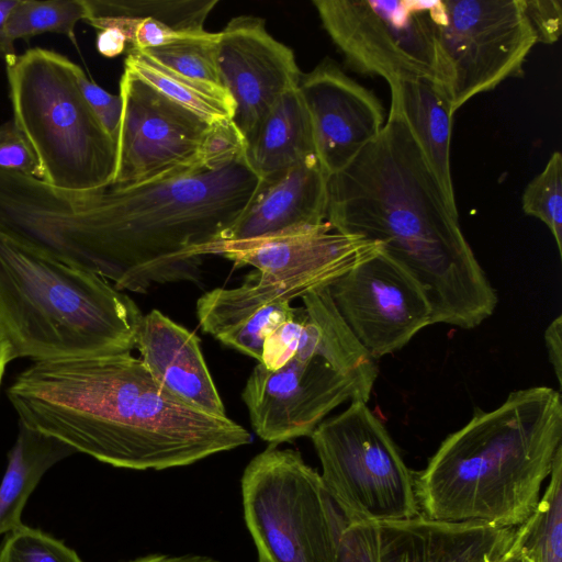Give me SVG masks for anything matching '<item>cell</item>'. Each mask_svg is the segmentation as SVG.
I'll return each instance as SVG.
<instances>
[{
  "instance_id": "6da1fadb",
  "label": "cell",
  "mask_w": 562,
  "mask_h": 562,
  "mask_svg": "<svg viewBox=\"0 0 562 562\" xmlns=\"http://www.w3.org/2000/svg\"><path fill=\"white\" fill-rule=\"evenodd\" d=\"M260 181L245 155L218 169L85 191L0 170V234L120 291L198 283L207 249L241 215Z\"/></svg>"
},
{
  "instance_id": "7a4b0ae2",
  "label": "cell",
  "mask_w": 562,
  "mask_h": 562,
  "mask_svg": "<svg viewBox=\"0 0 562 562\" xmlns=\"http://www.w3.org/2000/svg\"><path fill=\"white\" fill-rule=\"evenodd\" d=\"M7 395L19 422L115 468L184 467L252 440L170 394L132 352L34 361Z\"/></svg>"
},
{
  "instance_id": "3957f363",
  "label": "cell",
  "mask_w": 562,
  "mask_h": 562,
  "mask_svg": "<svg viewBox=\"0 0 562 562\" xmlns=\"http://www.w3.org/2000/svg\"><path fill=\"white\" fill-rule=\"evenodd\" d=\"M333 229L376 243L420 283L432 324L463 329L495 311L497 294L413 134L390 109L379 136L328 180Z\"/></svg>"
},
{
  "instance_id": "277c9868",
  "label": "cell",
  "mask_w": 562,
  "mask_h": 562,
  "mask_svg": "<svg viewBox=\"0 0 562 562\" xmlns=\"http://www.w3.org/2000/svg\"><path fill=\"white\" fill-rule=\"evenodd\" d=\"M562 448V401L548 386L516 390L476 411L415 475L423 516L518 527L536 509Z\"/></svg>"
},
{
  "instance_id": "5b68a950",
  "label": "cell",
  "mask_w": 562,
  "mask_h": 562,
  "mask_svg": "<svg viewBox=\"0 0 562 562\" xmlns=\"http://www.w3.org/2000/svg\"><path fill=\"white\" fill-rule=\"evenodd\" d=\"M143 315L103 277L0 234V330L12 360L132 352Z\"/></svg>"
},
{
  "instance_id": "8992f818",
  "label": "cell",
  "mask_w": 562,
  "mask_h": 562,
  "mask_svg": "<svg viewBox=\"0 0 562 562\" xmlns=\"http://www.w3.org/2000/svg\"><path fill=\"white\" fill-rule=\"evenodd\" d=\"M13 122L48 186L85 191L112 183L116 147L86 101L80 67L45 48L4 59Z\"/></svg>"
},
{
  "instance_id": "52a82bcc",
  "label": "cell",
  "mask_w": 562,
  "mask_h": 562,
  "mask_svg": "<svg viewBox=\"0 0 562 562\" xmlns=\"http://www.w3.org/2000/svg\"><path fill=\"white\" fill-rule=\"evenodd\" d=\"M241 496L258 562H337L348 520L299 451L270 445L256 454Z\"/></svg>"
},
{
  "instance_id": "ba28073f",
  "label": "cell",
  "mask_w": 562,
  "mask_h": 562,
  "mask_svg": "<svg viewBox=\"0 0 562 562\" xmlns=\"http://www.w3.org/2000/svg\"><path fill=\"white\" fill-rule=\"evenodd\" d=\"M310 437L324 485L348 521L381 525L420 515L415 475L366 402L352 401Z\"/></svg>"
},
{
  "instance_id": "9c48e42d",
  "label": "cell",
  "mask_w": 562,
  "mask_h": 562,
  "mask_svg": "<svg viewBox=\"0 0 562 562\" xmlns=\"http://www.w3.org/2000/svg\"><path fill=\"white\" fill-rule=\"evenodd\" d=\"M323 27L355 71L389 86L424 78L447 89L439 52L436 1L314 0Z\"/></svg>"
},
{
  "instance_id": "30bf717a",
  "label": "cell",
  "mask_w": 562,
  "mask_h": 562,
  "mask_svg": "<svg viewBox=\"0 0 562 562\" xmlns=\"http://www.w3.org/2000/svg\"><path fill=\"white\" fill-rule=\"evenodd\" d=\"M434 15L453 113L473 97L521 76L538 43L522 0L436 1Z\"/></svg>"
},
{
  "instance_id": "8fae6325",
  "label": "cell",
  "mask_w": 562,
  "mask_h": 562,
  "mask_svg": "<svg viewBox=\"0 0 562 562\" xmlns=\"http://www.w3.org/2000/svg\"><path fill=\"white\" fill-rule=\"evenodd\" d=\"M119 94L122 115L112 184L159 181L203 168L200 154L210 123L127 68Z\"/></svg>"
},
{
  "instance_id": "7c38bea8",
  "label": "cell",
  "mask_w": 562,
  "mask_h": 562,
  "mask_svg": "<svg viewBox=\"0 0 562 562\" xmlns=\"http://www.w3.org/2000/svg\"><path fill=\"white\" fill-rule=\"evenodd\" d=\"M327 289L342 321L374 360L402 349L432 324L420 283L380 246Z\"/></svg>"
},
{
  "instance_id": "4fadbf2b",
  "label": "cell",
  "mask_w": 562,
  "mask_h": 562,
  "mask_svg": "<svg viewBox=\"0 0 562 562\" xmlns=\"http://www.w3.org/2000/svg\"><path fill=\"white\" fill-rule=\"evenodd\" d=\"M371 390L327 360L292 358L276 370L258 362L241 392L256 435L272 446L311 436L350 401L368 403Z\"/></svg>"
},
{
  "instance_id": "5bb4252c",
  "label": "cell",
  "mask_w": 562,
  "mask_h": 562,
  "mask_svg": "<svg viewBox=\"0 0 562 562\" xmlns=\"http://www.w3.org/2000/svg\"><path fill=\"white\" fill-rule=\"evenodd\" d=\"M218 33L220 82L234 99L233 122L248 144L277 101L297 87L302 72L293 50L271 36L261 18H233Z\"/></svg>"
},
{
  "instance_id": "9a60e30c",
  "label": "cell",
  "mask_w": 562,
  "mask_h": 562,
  "mask_svg": "<svg viewBox=\"0 0 562 562\" xmlns=\"http://www.w3.org/2000/svg\"><path fill=\"white\" fill-rule=\"evenodd\" d=\"M379 246L338 233L325 222L243 243L214 244L206 255L250 266L262 278L307 293L328 285Z\"/></svg>"
},
{
  "instance_id": "2e32d148",
  "label": "cell",
  "mask_w": 562,
  "mask_h": 562,
  "mask_svg": "<svg viewBox=\"0 0 562 562\" xmlns=\"http://www.w3.org/2000/svg\"><path fill=\"white\" fill-rule=\"evenodd\" d=\"M297 91L310 117L315 155L329 178L345 169L385 124L375 94L330 58L301 74Z\"/></svg>"
},
{
  "instance_id": "e0dca14e",
  "label": "cell",
  "mask_w": 562,
  "mask_h": 562,
  "mask_svg": "<svg viewBox=\"0 0 562 562\" xmlns=\"http://www.w3.org/2000/svg\"><path fill=\"white\" fill-rule=\"evenodd\" d=\"M304 294L254 271L239 286L216 288L200 296L196 317L204 333L259 362L266 338L293 317L290 303Z\"/></svg>"
},
{
  "instance_id": "ac0fdd59",
  "label": "cell",
  "mask_w": 562,
  "mask_h": 562,
  "mask_svg": "<svg viewBox=\"0 0 562 562\" xmlns=\"http://www.w3.org/2000/svg\"><path fill=\"white\" fill-rule=\"evenodd\" d=\"M328 180L317 157L261 180L241 215L215 244L243 243L327 222Z\"/></svg>"
},
{
  "instance_id": "d6986e66",
  "label": "cell",
  "mask_w": 562,
  "mask_h": 562,
  "mask_svg": "<svg viewBox=\"0 0 562 562\" xmlns=\"http://www.w3.org/2000/svg\"><path fill=\"white\" fill-rule=\"evenodd\" d=\"M135 348L153 378L170 394L206 414L227 416L194 333L151 310L140 319Z\"/></svg>"
},
{
  "instance_id": "ffe728a7",
  "label": "cell",
  "mask_w": 562,
  "mask_h": 562,
  "mask_svg": "<svg viewBox=\"0 0 562 562\" xmlns=\"http://www.w3.org/2000/svg\"><path fill=\"white\" fill-rule=\"evenodd\" d=\"M378 562H484L503 554L516 527L417 517L376 525Z\"/></svg>"
},
{
  "instance_id": "44dd1931",
  "label": "cell",
  "mask_w": 562,
  "mask_h": 562,
  "mask_svg": "<svg viewBox=\"0 0 562 562\" xmlns=\"http://www.w3.org/2000/svg\"><path fill=\"white\" fill-rule=\"evenodd\" d=\"M217 0H85L94 29L120 30L131 49L146 50L204 31Z\"/></svg>"
},
{
  "instance_id": "7402d4cb",
  "label": "cell",
  "mask_w": 562,
  "mask_h": 562,
  "mask_svg": "<svg viewBox=\"0 0 562 562\" xmlns=\"http://www.w3.org/2000/svg\"><path fill=\"white\" fill-rule=\"evenodd\" d=\"M391 110L404 121L418 144L448 202L457 207L450 168L453 112L447 89L424 78L390 86Z\"/></svg>"
},
{
  "instance_id": "603a6c76",
  "label": "cell",
  "mask_w": 562,
  "mask_h": 562,
  "mask_svg": "<svg viewBox=\"0 0 562 562\" xmlns=\"http://www.w3.org/2000/svg\"><path fill=\"white\" fill-rule=\"evenodd\" d=\"M316 157L312 127L297 87L285 92L267 113L247 144L245 158L261 179L276 177Z\"/></svg>"
},
{
  "instance_id": "cb8c5ba5",
  "label": "cell",
  "mask_w": 562,
  "mask_h": 562,
  "mask_svg": "<svg viewBox=\"0 0 562 562\" xmlns=\"http://www.w3.org/2000/svg\"><path fill=\"white\" fill-rule=\"evenodd\" d=\"M72 453L69 446L19 422L18 437L8 453L0 483V535L22 525L24 506L42 476Z\"/></svg>"
},
{
  "instance_id": "d4e9b609",
  "label": "cell",
  "mask_w": 562,
  "mask_h": 562,
  "mask_svg": "<svg viewBox=\"0 0 562 562\" xmlns=\"http://www.w3.org/2000/svg\"><path fill=\"white\" fill-rule=\"evenodd\" d=\"M124 68L210 124L234 117V99L221 85L177 72L136 49L128 50Z\"/></svg>"
},
{
  "instance_id": "484cf974",
  "label": "cell",
  "mask_w": 562,
  "mask_h": 562,
  "mask_svg": "<svg viewBox=\"0 0 562 562\" xmlns=\"http://www.w3.org/2000/svg\"><path fill=\"white\" fill-rule=\"evenodd\" d=\"M512 544L530 562H562V448L532 514L516 527Z\"/></svg>"
},
{
  "instance_id": "4316f807",
  "label": "cell",
  "mask_w": 562,
  "mask_h": 562,
  "mask_svg": "<svg viewBox=\"0 0 562 562\" xmlns=\"http://www.w3.org/2000/svg\"><path fill=\"white\" fill-rule=\"evenodd\" d=\"M86 18L83 0H18L9 15L7 35L13 44L48 32L63 34L76 43V24Z\"/></svg>"
},
{
  "instance_id": "83f0119b",
  "label": "cell",
  "mask_w": 562,
  "mask_h": 562,
  "mask_svg": "<svg viewBox=\"0 0 562 562\" xmlns=\"http://www.w3.org/2000/svg\"><path fill=\"white\" fill-rule=\"evenodd\" d=\"M218 41V32L204 30L142 52L177 72L221 85L217 69Z\"/></svg>"
},
{
  "instance_id": "f1b7e54d",
  "label": "cell",
  "mask_w": 562,
  "mask_h": 562,
  "mask_svg": "<svg viewBox=\"0 0 562 562\" xmlns=\"http://www.w3.org/2000/svg\"><path fill=\"white\" fill-rule=\"evenodd\" d=\"M526 215L541 221L550 229L562 256V155L554 151L544 168L528 182L521 196Z\"/></svg>"
},
{
  "instance_id": "f546056e",
  "label": "cell",
  "mask_w": 562,
  "mask_h": 562,
  "mask_svg": "<svg viewBox=\"0 0 562 562\" xmlns=\"http://www.w3.org/2000/svg\"><path fill=\"white\" fill-rule=\"evenodd\" d=\"M0 562H83L77 552L49 533L21 525L5 537Z\"/></svg>"
},
{
  "instance_id": "4dcf8cb0",
  "label": "cell",
  "mask_w": 562,
  "mask_h": 562,
  "mask_svg": "<svg viewBox=\"0 0 562 562\" xmlns=\"http://www.w3.org/2000/svg\"><path fill=\"white\" fill-rule=\"evenodd\" d=\"M246 140L233 120L210 124L202 143L200 161L203 168L218 169L245 155Z\"/></svg>"
},
{
  "instance_id": "1f68e13d",
  "label": "cell",
  "mask_w": 562,
  "mask_h": 562,
  "mask_svg": "<svg viewBox=\"0 0 562 562\" xmlns=\"http://www.w3.org/2000/svg\"><path fill=\"white\" fill-rule=\"evenodd\" d=\"M0 169L42 179L37 158L13 120L0 125Z\"/></svg>"
},
{
  "instance_id": "d6a6232c",
  "label": "cell",
  "mask_w": 562,
  "mask_h": 562,
  "mask_svg": "<svg viewBox=\"0 0 562 562\" xmlns=\"http://www.w3.org/2000/svg\"><path fill=\"white\" fill-rule=\"evenodd\" d=\"M301 325V307H296L293 317L279 325L266 338L259 362L268 370H276L290 361L296 351Z\"/></svg>"
},
{
  "instance_id": "836d02e7",
  "label": "cell",
  "mask_w": 562,
  "mask_h": 562,
  "mask_svg": "<svg viewBox=\"0 0 562 562\" xmlns=\"http://www.w3.org/2000/svg\"><path fill=\"white\" fill-rule=\"evenodd\" d=\"M376 525L348 521L338 550L337 562H378Z\"/></svg>"
},
{
  "instance_id": "e575fe53",
  "label": "cell",
  "mask_w": 562,
  "mask_h": 562,
  "mask_svg": "<svg viewBox=\"0 0 562 562\" xmlns=\"http://www.w3.org/2000/svg\"><path fill=\"white\" fill-rule=\"evenodd\" d=\"M78 82L86 101L102 126L115 140L122 115L120 94H112L89 80L81 68L78 72Z\"/></svg>"
},
{
  "instance_id": "d590c367",
  "label": "cell",
  "mask_w": 562,
  "mask_h": 562,
  "mask_svg": "<svg viewBox=\"0 0 562 562\" xmlns=\"http://www.w3.org/2000/svg\"><path fill=\"white\" fill-rule=\"evenodd\" d=\"M526 15L538 43L553 44L561 34L562 3L560 0H522Z\"/></svg>"
},
{
  "instance_id": "8d00e7d4",
  "label": "cell",
  "mask_w": 562,
  "mask_h": 562,
  "mask_svg": "<svg viewBox=\"0 0 562 562\" xmlns=\"http://www.w3.org/2000/svg\"><path fill=\"white\" fill-rule=\"evenodd\" d=\"M544 345L558 383H562V316L558 315L544 330Z\"/></svg>"
},
{
  "instance_id": "74e56055",
  "label": "cell",
  "mask_w": 562,
  "mask_h": 562,
  "mask_svg": "<svg viewBox=\"0 0 562 562\" xmlns=\"http://www.w3.org/2000/svg\"><path fill=\"white\" fill-rule=\"evenodd\" d=\"M127 45L124 34L114 27L98 31L97 49L105 57H115L122 54Z\"/></svg>"
},
{
  "instance_id": "f35d334b",
  "label": "cell",
  "mask_w": 562,
  "mask_h": 562,
  "mask_svg": "<svg viewBox=\"0 0 562 562\" xmlns=\"http://www.w3.org/2000/svg\"><path fill=\"white\" fill-rule=\"evenodd\" d=\"M18 0H0V57L7 59L15 55L14 44L8 38L7 23Z\"/></svg>"
},
{
  "instance_id": "ab89813d",
  "label": "cell",
  "mask_w": 562,
  "mask_h": 562,
  "mask_svg": "<svg viewBox=\"0 0 562 562\" xmlns=\"http://www.w3.org/2000/svg\"><path fill=\"white\" fill-rule=\"evenodd\" d=\"M128 562H218L210 557L198 554L184 555H167V554H149Z\"/></svg>"
},
{
  "instance_id": "60d3db41",
  "label": "cell",
  "mask_w": 562,
  "mask_h": 562,
  "mask_svg": "<svg viewBox=\"0 0 562 562\" xmlns=\"http://www.w3.org/2000/svg\"><path fill=\"white\" fill-rule=\"evenodd\" d=\"M513 541V540H512ZM484 562H530L516 547L510 542L508 549L498 555L487 557Z\"/></svg>"
},
{
  "instance_id": "b9f144b4",
  "label": "cell",
  "mask_w": 562,
  "mask_h": 562,
  "mask_svg": "<svg viewBox=\"0 0 562 562\" xmlns=\"http://www.w3.org/2000/svg\"><path fill=\"white\" fill-rule=\"evenodd\" d=\"M12 361L11 349L8 340L0 330V385L7 364Z\"/></svg>"
}]
</instances>
